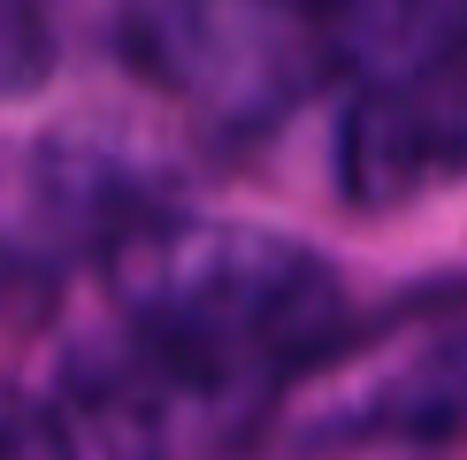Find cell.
I'll return each mask as SVG.
<instances>
[{"label": "cell", "mask_w": 467, "mask_h": 460, "mask_svg": "<svg viewBox=\"0 0 467 460\" xmlns=\"http://www.w3.org/2000/svg\"><path fill=\"white\" fill-rule=\"evenodd\" d=\"M108 292L123 315V338H139L153 361L215 392L230 414L268 376L315 353L345 307L322 254L276 230L207 215L130 223L108 261Z\"/></svg>", "instance_id": "6da1fadb"}, {"label": "cell", "mask_w": 467, "mask_h": 460, "mask_svg": "<svg viewBox=\"0 0 467 460\" xmlns=\"http://www.w3.org/2000/svg\"><path fill=\"white\" fill-rule=\"evenodd\" d=\"M130 38L184 100L261 123L329 62L315 0H130Z\"/></svg>", "instance_id": "7a4b0ae2"}, {"label": "cell", "mask_w": 467, "mask_h": 460, "mask_svg": "<svg viewBox=\"0 0 467 460\" xmlns=\"http://www.w3.org/2000/svg\"><path fill=\"white\" fill-rule=\"evenodd\" d=\"M315 8L329 62H345L368 92L444 100L467 62V0H315Z\"/></svg>", "instance_id": "3957f363"}]
</instances>
